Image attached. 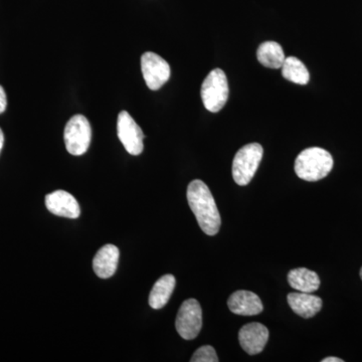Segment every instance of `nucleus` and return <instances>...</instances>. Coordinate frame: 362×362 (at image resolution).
Instances as JSON below:
<instances>
[{"label":"nucleus","mask_w":362,"mask_h":362,"mask_svg":"<svg viewBox=\"0 0 362 362\" xmlns=\"http://www.w3.org/2000/svg\"><path fill=\"white\" fill-rule=\"evenodd\" d=\"M228 306L233 314L240 316L258 315L264 309L258 295L245 290L233 293L228 298Z\"/></svg>","instance_id":"nucleus-11"},{"label":"nucleus","mask_w":362,"mask_h":362,"mask_svg":"<svg viewBox=\"0 0 362 362\" xmlns=\"http://www.w3.org/2000/svg\"><path fill=\"white\" fill-rule=\"evenodd\" d=\"M141 70L150 90L160 89L170 78V66L156 52H147L141 58Z\"/></svg>","instance_id":"nucleus-8"},{"label":"nucleus","mask_w":362,"mask_h":362,"mask_svg":"<svg viewBox=\"0 0 362 362\" xmlns=\"http://www.w3.org/2000/svg\"><path fill=\"white\" fill-rule=\"evenodd\" d=\"M117 133H118L119 139L128 153L135 156L142 153L143 148H144V145H143L144 134H143L141 128L135 122L134 119L128 112L122 111L119 113Z\"/></svg>","instance_id":"nucleus-7"},{"label":"nucleus","mask_w":362,"mask_h":362,"mask_svg":"<svg viewBox=\"0 0 362 362\" xmlns=\"http://www.w3.org/2000/svg\"><path fill=\"white\" fill-rule=\"evenodd\" d=\"M7 106V99L6 90L0 86V114L6 111Z\"/></svg>","instance_id":"nucleus-19"},{"label":"nucleus","mask_w":362,"mask_h":362,"mask_svg":"<svg viewBox=\"0 0 362 362\" xmlns=\"http://www.w3.org/2000/svg\"><path fill=\"white\" fill-rule=\"evenodd\" d=\"M187 202L194 214L202 232L207 235H216L221 228V216L213 194L209 187L199 180L188 185Z\"/></svg>","instance_id":"nucleus-1"},{"label":"nucleus","mask_w":362,"mask_h":362,"mask_svg":"<svg viewBox=\"0 0 362 362\" xmlns=\"http://www.w3.org/2000/svg\"><path fill=\"white\" fill-rule=\"evenodd\" d=\"M192 362H218V356L216 350L211 345H204L199 347L192 356Z\"/></svg>","instance_id":"nucleus-18"},{"label":"nucleus","mask_w":362,"mask_h":362,"mask_svg":"<svg viewBox=\"0 0 362 362\" xmlns=\"http://www.w3.org/2000/svg\"><path fill=\"white\" fill-rule=\"evenodd\" d=\"M257 58L267 68L280 69L284 64L286 57L282 47L278 42H265L259 45Z\"/></svg>","instance_id":"nucleus-16"},{"label":"nucleus","mask_w":362,"mask_h":362,"mask_svg":"<svg viewBox=\"0 0 362 362\" xmlns=\"http://www.w3.org/2000/svg\"><path fill=\"white\" fill-rule=\"evenodd\" d=\"M92 129L88 119L83 115L71 117L66 123L64 139L69 153L74 156L85 154L89 149Z\"/></svg>","instance_id":"nucleus-5"},{"label":"nucleus","mask_w":362,"mask_h":362,"mask_svg":"<svg viewBox=\"0 0 362 362\" xmlns=\"http://www.w3.org/2000/svg\"><path fill=\"white\" fill-rule=\"evenodd\" d=\"M264 149L259 143L245 145L235 154L233 161V177L240 187L249 185L258 170Z\"/></svg>","instance_id":"nucleus-3"},{"label":"nucleus","mask_w":362,"mask_h":362,"mask_svg":"<svg viewBox=\"0 0 362 362\" xmlns=\"http://www.w3.org/2000/svg\"><path fill=\"white\" fill-rule=\"evenodd\" d=\"M45 206L54 216L66 218H78L81 214L77 199L65 190H57L45 197Z\"/></svg>","instance_id":"nucleus-10"},{"label":"nucleus","mask_w":362,"mask_h":362,"mask_svg":"<svg viewBox=\"0 0 362 362\" xmlns=\"http://www.w3.org/2000/svg\"><path fill=\"white\" fill-rule=\"evenodd\" d=\"M361 280H362V268H361Z\"/></svg>","instance_id":"nucleus-22"},{"label":"nucleus","mask_w":362,"mask_h":362,"mask_svg":"<svg viewBox=\"0 0 362 362\" xmlns=\"http://www.w3.org/2000/svg\"><path fill=\"white\" fill-rule=\"evenodd\" d=\"M4 132H2V130L0 129V152H1L2 147H4Z\"/></svg>","instance_id":"nucleus-21"},{"label":"nucleus","mask_w":362,"mask_h":362,"mask_svg":"<svg viewBox=\"0 0 362 362\" xmlns=\"http://www.w3.org/2000/svg\"><path fill=\"white\" fill-rule=\"evenodd\" d=\"M120 252L114 245H106L97 252L93 259V269L98 277L101 279L111 278L115 274L118 267Z\"/></svg>","instance_id":"nucleus-12"},{"label":"nucleus","mask_w":362,"mask_h":362,"mask_svg":"<svg viewBox=\"0 0 362 362\" xmlns=\"http://www.w3.org/2000/svg\"><path fill=\"white\" fill-rule=\"evenodd\" d=\"M288 282L298 292L314 293L319 289L320 278L314 271L298 268L289 272Z\"/></svg>","instance_id":"nucleus-15"},{"label":"nucleus","mask_w":362,"mask_h":362,"mask_svg":"<svg viewBox=\"0 0 362 362\" xmlns=\"http://www.w3.org/2000/svg\"><path fill=\"white\" fill-rule=\"evenodd\" d=\"M332 168V156L320 147L303 150L295 161V173L298 177L306 181L323 180Z\"/></svg>","instance_id":"nucleus-2"},{"label":"nucleus","mask_w":362,"mask_h":362,"mask_svg":"<svg viewBox=\"0 0 362 362\" xmlns=\"http://www.w3.org/2000/svg\"><path fill=\"white\" fill-rule=\"evenodd\" d=\"M269 330L261 323L252 322L243 326L239 332L240 346L250 356H256L265 349Z\"/></svg>","instance_id":"nucleus-9"},{"label":"nucleus","mask_w":362,"mask_h":362,"mask_svg":"<svg viewBox=\"0 0 362 362\" xmlns=\"http://www.w3.org/2000/svg\"><path fill=\"white\" fill-rule=\"evenodd\" d=\"M322 362H343V361L338 358V357H326V358L323 359Z\"/></svg>","instance_id":"nucleus-20"},{"label":"nucleus","mask_w":362,"mask_h":362,"mask_svg":"<svg viewBox=\"0 0 362 362\" xmlns=\"http://www.w3.org/2000/svg\"><path fill=\"white\" fill-rule=\"evenodd\" d=\"M175 327L183 339L192 340L201 332L202 311L197 300L188 299L181 305L176 316Z\"/></svg>","instance_id":"nucleus-6"},{"label":"nucleus","mask_w":362,"mask_h":362,"mask_svg":"<svg viewBox=\"0 0 362 362\" xmlns=\"http://www.w3.org/2000/svg\"><path fill=\"white\" fill-rule=\"evenodd\" d=\"M201 96L206 110L211 113L221 111L228 98V78L221 69L211 71L202 83Z\"/></svg>","instance_id":"nucleus-4"},{"label":"nucleus","mask_w":362,"mask_h":362,"mask_svg":"<svg viewBox=\"0 0 362 362\" xmlns=\"http://www.w3.org/2000/svg\"><path fill=\"white\" fill-rule=\"evenodd\" d=\"M282 75L286 80L298 85L308 84L310 75L306 66L295 57L286 58L282 66Z\"/></svg>","instance_id":"nucleus-17"},{"label":"nucleus","mask_w":362,"mask_h":362,"mask_svg":"<svg viewBox=\"0 0 362 362\" xmlns=\"http://www.w3.org/2000/svg\"><path fill=\"white\" fill-rule=\"evenodd\" d=\"M176 280L175 276L164 275L159 278L152 288L149 295V305L152 309L159 310L168 303L171 295L175 291Z\"/></svg>","instance_id":"nucleus-14"},{"label":"nucleus","mask_w":362,"mask_h":362,"mask_svg":"<svg viewBox=\"0 0 362 362\" xmlns=\"http://www.w3.org/2000/svg\"><path fill=\"white\" fill-rule=\"evenodd\" d=\"M287 300L292 310L302 318H312L322 308V299L311 293H290Z\"/></svg>","instance_id":"nucleus-13"}]
</instances>
